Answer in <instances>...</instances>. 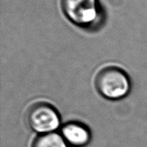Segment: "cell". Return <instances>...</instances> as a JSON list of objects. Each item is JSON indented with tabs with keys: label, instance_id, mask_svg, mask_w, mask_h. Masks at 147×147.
<instances>
[{
	"label": "cell",
	"instance_id": "cell-1",
	"mask_svg": "<svg viewBox=\"0 0 147 147\" xmlns=\"http://www.w3.org/2000/svg\"><path fill=\"white\" fill-rule=\"evenodd\" d=\"M98 93L105 98L117 100L123 98L131 90V82L124 70L117 67H106L100 70L95 78Z\"/></svg>",
	"mask_w": 147,
	"mask_h": 147
},
{
	"label": "cell",
	"instance_id": "cell-2",
	"mask_svg": "<svg viewBox=\"0 0 147 147\" xmlns=\"http://www.w3.org/2000/svg\"><path fill=\"white\" fill-rule=\"evenodd\" d=\"M60 5L67 19L80 27L94 26L101 17L99 0H60Z\"/></svg>",
	"mask_w": 147,
	"mask_h": 147
},
{
	"label": "cell",
	"instance_id": "cell-3",
	"mask_svg": "<svg viewBox=\"0 0 147 147\" xmlns=\"http://www.w3.org/2000/svg\"><path fill=\"white\" fill-rule=\"evenodd\" d=\"M27 123L32 131L40 134L52 133L60 125V116L56 109L47 102H36L26 113Z\"/></svg>",
	"mask_w": 147,
	"mask_h": 147
},
{
	"label": "cell",
	"instance_id": "cell-4",
	"mask_svg": "<svg viewBox=\"0 0 147 147\" xmlns=\"http://www.w3.org/2000/svg\"><path fill=\"white\" fill-rule=\"evenodd\" d=\"M60 134L67 145L74 147H82L90 142V130L86 126L78 122H70L63 126Z\"/></svg>",
	"mask_w": 147,
	"mask_h": 147
},
{
	"label": "cell",
	"instance_id": "cell-5",
	"mask_svg": "<svg viewBox=\"0 0 147 147\" xmlns=\"http://www.w3.org/2000/svg\"><path fill=\"white\" fill-rule=\"evenodd\" d=\"M32 147H68L60 134L55 132L40 134L36 138Z\"/></svg>",
	"mask_w": 147,
	"mask_h": 147
}]
</instances>
